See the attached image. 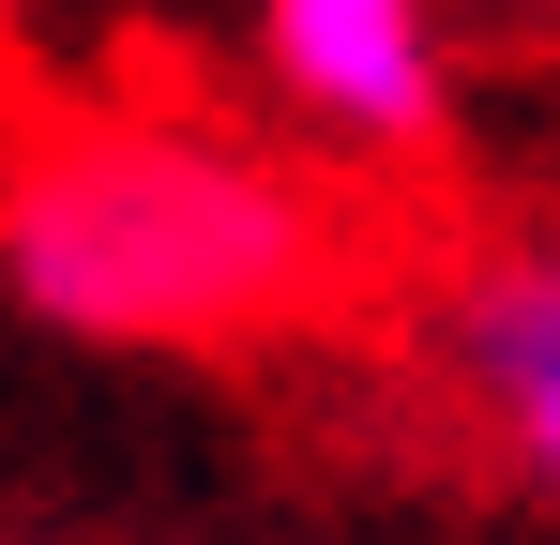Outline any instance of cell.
I'll list each match as a JSON object with an SVG mask.
<instances>
[{
	"instance_id": "4",
	"label": "cell",
	"mask_w": 560,
	"mask_h": 545,
	"mask_svg": "<svg viewBox=\"0 0 560 545\" xmlns=\"http://www.w3.org/2000/svg\"><path fill=\"white\" fill-rule=\"evenodd\" d=\"M0 545H77V531H15V515H0Z\"/></svg>"
},
{
	"instance_id": "3",
	"label": "cell",
	"mask_w": 560,
	"mask_h": 545,
	"mask_svg": "<svg viewBox=\"0 0 560 545\" xmlns=\"http://www.w3.org/2000/svg\"><path fill=\"white\" fill-rule=\"evenodd\" d=\"M440 394L560 515V228H515V243L455 258V288H440Z\"/></svg>"
},
{
	"instance_id": "1",
	"label": "cell",
	"mask_w": 560,
	"mask_h": 545,
	"mask_svg": "<svg viewBox=\"0 0 560 545\" xmlns=\"http://www.w3.org/2000/svg\"><path fill=\"white\" fill-rule=\"evenodd\" d=\"M0 303L77 349H258L334 303V197L183 106H77L0 152Z\"/></svg>"
},
{
	"instance_id": "2",
	"label": "cell",
	"mask_w": 560,
	"mask_h": 545,
	"mask_svg": "<svg viewBox=\"0 0 560 545\" xmlns=\"http://www.w3.org/2000/svg\"><path fill=\"white\" fill-rule=\"evenodd\" d=\"M243 61L349 167H424L455 121V0H243Z\"/></svg>"
}]
</instances>
